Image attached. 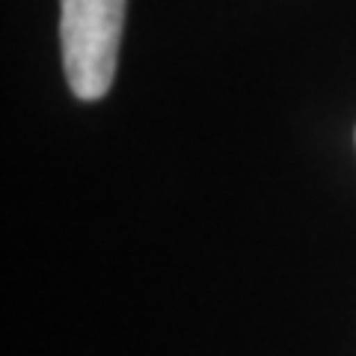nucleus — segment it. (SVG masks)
<instances>
[{
	"instance_id": "f257e3e1",
	"label": "nucleus",
	"mask_w": 356,
	"mask_h": 356,
	"mask_svg": "<svg viewBox=\"0 0 356 356\" xmlns=\"http://www.w3.org/2000/svg\"><path fill=\"white\" fill-rule=\"evenodd\" d=\"M122 24L125 0H60L63 65L83 102H98L113 86Z\"/></svg>"
}]
</instances>
